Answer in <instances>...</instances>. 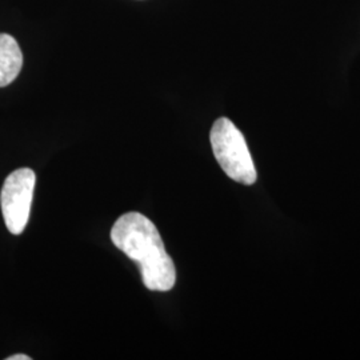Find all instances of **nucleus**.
Returning <instances> with one entry per match:
<instances>
[{
  "label": "nucleus",
  "mask_w": 360,
  "mask_h": 360,
  "mask_svg": "<svg viewBox=\"0 0 360 360\" xmlns=\"http://www.w3.org/2000/svg\"><path fill=\"white\" fill-rule=\"evenodd\" d=\"M112 243L135 260L143 284L151 291H169L176 282V270L154 223L139 212L117 219L111 230Z\"/></svg>",
  "instance_id": "nucleus-1"
},
{
  "label": "nucleus",
  "mask_w": 360,
  "mask_h": 360,
  "mask_svg": "<svg viewBox=\"0 0 360 360\" xmlns=\"http://www.w3.org/2000/svg\"><path fill=\"white\" fill-rule=\"evenodd\" d=\"M210 141L219 166L232 180L251 186L257 181V168L243 134L227 117L214 123Z\"/></svg>",
  "instance_id": "nucleus-2"
},
{
  "label": "nucleus",
  "mask_w": 360,
  "mask_h": 360,
  "mask_svg": "<svg viewBox=\"0 0 360 360\" xmlns=\"http://www.w3.org/2000/svg\"><path fill=\"white\" fill-rule=\"evenodd\" d=\"M37 176L31 168H19L4 180L0 202L8 231L20 235L25 231L32 205Z\"/></svg>",
  "instance_id": "nucleus-3"
},
{
  "label": "nucleus",
  "mask_w": 360,
  "mask_h": 360,
  "mask_svg": "<svg viewBox=\"0 0 360 360\" xmlns=\"http://www.w3.org/2000/svg\"><path fill=\"white\" fill-rule=\"evenodd\" d=\"M23 65V53L18 41L8 34H0V87L11 84Z\"/></svg>",
  "instance_id": "nucleus-4"
},
{
  "label": "nucleus",
  "mask_w": 360,
  "mask_h": 360,
  "mask_svg": "<svg viewBox=\"0 0 360 360\" xmlns=\"http://www.w3.org/2000/svg\"><path fill=\"white\" fill-rule=\"evenodd\" d=\"M7 360H31V358L28 355L25 354H18V355H13V356H8Z\"/></svg>",
  "instance_id": "nucleus-5"
}]
</instances>
